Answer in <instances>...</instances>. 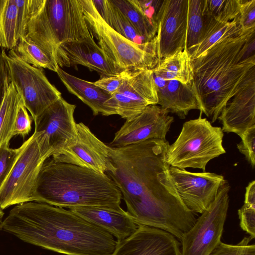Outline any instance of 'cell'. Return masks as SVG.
Listing matches in <instances>:
<instances>
[{"label": "cell", "mask_w": 255, "mask_h": 255, "mask_svg": "<svg viewBox=\"0 0 255 255\" xmlns=\"http://www.w3.org/2000/svg\"><path fill=\"white\" fill-rule=\"evenodd\" d=\"M169 145L166 140L151 139L110 147L113 168L107 174L138 226L161 229L181 241L197 219L180 199L171 179L167 160Z\"/></svg>", "instance_id": "1"}, {"label": "cell", "mask_w": 255, "mask_h": 255, "mask_svg": "<svg viewBox=\"0 0 255 255\" xmlns=\"http://www.w3.org/2000/svg\"><path fill=\"white\" fill-rule=\"evenodd\" d=\"M0 230L66 255H110L117 243L111 234L70 209L36 201L14 207Z\"/></svg>", "instance_id": "2"}, {"label": "cell", "mask_w": 255, "mask_h": 255, "mask_svg": "<svg viewBox=\"0 0 255 255\" xmlns=\"http://www.w3.org/2000/svg\"><path fill=\"white\" fill-rule=\"evenodd\" d=\"M254 33L255 29L242 31L238 27L192 60L193 85L202 113L212 123L227 103L255 76V56L241 60L243 46Z\"/></svg>", "instance_id": "3"}, {"label": "cell", "mask_w": 255, "mask_h": 255, "mask_svg": "<svg viewBox=\"0 0 255 255\" xmlns=\"http://www.w3.org/2000/svg\"><path fill=\"white\" fill-rule=\"evenodd\" d=\"M34 197L35 201L63 208L119 207L122 194L107 174L51 158L42 165Z\"/></svg>", "instance_id": "4"}, {"label": "cell", "mask_w": 255, "mask_h": 255, "mask_svg": "<svg viewBox=\"0 0 255 255\" xmlns=\"http://www.w3.org/2000/svg\"><path fill=\"white\" fill-rule=\"evenodd\" d=\"M84 16L93 37L119 73L139 69H152L158 64L155 38L138 44L121 35L102 18L92 0H80Z\"/></svg>", "instance_id": "5"}, {"label": "cell", "mask_w": 255, "mask_h": 255, "mask_svg": "<svg viewBox=\"0 0 255 255\" xmlns=\"http://www.w3.org/2000/svg\"><path fill=\"white\" fill-rule=\"evenodd\" d=\"M221 128L213 126L201 116L185 122L176 140L169 145L167 160L170 166L205 171L212 159L226 153Z\"/></svg>", "instance_id": "6"}, {"label": "cell", "mask_w": 255, "mask_h": 255, "mask_svg": "<svg viewBox=\"0 0 255 255\" xmlns=\"http://www.w3.org/2000/svg\"><path fill=\"white\" fill-rule=\"evenodd\" d=\"M45 161L34 132L20 146L15 162L0 187V209L35 201L37 180Z\"/></svg>", "instance_id": "7"}, {"label": "cell", "mask_w": 255, "mask_h": 255, "mask_svg": "<svg viewBox=\"0 0 255 255\" xmlns=\"http://www.w3.org/2000/svg\"><path fill=\"white\" fill-rule=\"evenodd\" d=\"M1 53L6 61L10 82L33 120L62 97L61 93L48 80L42 69L23 61L13 49Z\"/></svg>", "instance_id": "8"}, {"label": "cell", "mask_w": 255, "mask_h": 255, "mask_svg": "<svg viewBox=\"0 0 255 255\" xmlns=\"http://www.w3.org/2000/svg\"><path fill=\"white\" fill-rule=\"evenodd\" d=\"M230 189L226 180L213 202L182 237L181 255H209L221 242L229 207Z\"/></svg>", "instance_id": "9"}, {"label": "cell", "mask_w": 255, "mask_h": 255, "mask_svg": "<svg viewBox=\"0 0 255 255\" xmlns=\"http://www.w3.org/2000/svg\"><path fill=\"white\" fill-rule=\"evenodd\" d=\"M75 108V105L62 97L34 120V132L45 160L74 142L76 134Z\"/></svg>", "instance_id": "10"}, {"label": "cell", "mask_w": 255, "mask_h": 255, "mask_svg": "<svg viewBox=\"0 0 255 255\" xmlns=\"http://www.w3.org/2000/svg\"><path fill=\"white\" fill-rule=\"evenodd\" d=\"M44 9L50 53L55 60L60 44L93 37L80 0H45Z\"/></svg>", "instance_id": "11"}, {"label": "cell", "mask_w": 255, "mask_h": 255, "mask_svg": "<svg viewBox=\"0 0 255 255\" xmlns=\"http://www.w3.org/2000/svg\"><path fill=\"white\" fill-rule=\"evenodd\" d=\"M111 95L106 103V107L126 120L138 115L148 106L157 105L152 70L131 71L121 87Z\"/></svg>", "instance_id": "12"}, {"label": "cell", "mask_w": 255, "mask_h": 255, "mask_svg": "<svg viewBox=\"0 0 255 255\" xmlns=\"http://www.w3.org/2000/svg\"><path fill=\"white\" fill-rule=\"evenodd\" d=\"M74 142L52 158L106 174L113 167L110 147L100 140L83 123H76Z\"/></svg>", "instance_id": "13"}, {"label": "cell", "mask_w": 255, "mask_h": 255, "mask_svg": "<svg viewBox=\"0 0 255 255\" xmlns=\"http://www.w3.org/2000/svg\"><path fill=\"white\" fill-rule=\"evenodd\" d=\"M169 170L180 199L193 213L202 214L205 211L226 180L222 175L215 173L192 172L172 166Z\"/></svg>", "instance_id": "14"}, {"label": "cell", "mask_w": 255, "mask_h": 255, "mask_svg": "<svg viewBox=\"0 0 255 255\" xmlns=\"http://www.w3.org/2000/svg\"><path fill=\"white\" fill-rule=\"evenodd\" d=\"M169 113L157 105L147 106L138 115L126 120L108 146L122 147L151 139L166 140L174 121Z\"/></svg>", "instance_id": "15"}, {"label": "cell", "mask_w": 255, "mask_h": 255, "mask_svg": "<svg viewBox=\"0 0 255 255\" xmlns=\"http://www.w3.org/2000/svg\"><path fill=\"white\" fill-rule=\"evenodd\" d=\"M188 7V0H163L157 17L158 62L178 51L186 49Z\"/></svg>", "instance_id": "16"}, {"label": "cell", "mask_w": 255, "mask_h": 255, "mask_svg": "<svg viewBox=\"0 0 255 255\" xmlns=\"http://www.w3.org/2000/svg\"><path fill=\"white\" fill-rule=\"evenodd\" d=\"M110 255H181L179 243L170 233L139 225L129 236L117 241Z\"/></svg>", "instance_id": "17"}, {"label": "cell", "mask_w": 255, "mask_h": 255, "mask_svg": "<svg viewBox=\"0 0 255 255\" xmlns=\"http://www.w3.org/2000/svg\"><path fill=\"white\" fill-rule=\"evenodd\" d=\"M55 61L60 68L82 65L91 71H96L101 76L119 73L94 37L68 41L60 44L57 50Z\"/></svg>", "instance_id": "18"}, {"label": "cell", "mask_w": 255, "mask_h": 255, "mask_svg": "<svg viewBox=\"0 0 255 255\" xmlns=\"http://www.w3.org/2000/svg\"><path fill=\"white\" fill-rule=\"evenodd\" d=\"M218 119L223 132L240 136L255 126V76L227 103Z\"/></svg>", "instance_id": "19"}, {"label": "cell", "mask_w": 255, "mask_h": 255, "mask_svg": "<svg viewBox=\"0 0 255 255\" xmlns=\"http://www.w3.org/2000/svg\"><path fill=\"white\" fill-rule=\"evenodd\" d=\"M115 237L117 241L132 234L138 225L121 206H83L69 209Z\"/></svg>", "instance_id": "20"}, {"label": "cell", "mask_w": 255, "mask_h": 255, "mask_svg": "<svg viewBox=\"0 0 255 255\" xmlns=\"http://www.w3.org/2000/svg\"><path fill=\"white\" fill-rule=\"evenodd\" d=\"M156 85L158 103L169 113L185 119L190 111L199 110L202 107L193 83L183 84L176 80H164L153 75Z\"/></svg>", "instance_id": "21"}, {"label": "cell", "mask_w": 255, "mask_h": 255, "mask_svg": "<svg viewBox=\"0 0 255 255\" xmlns=\"http://www.w3.org/2000/svg\"><path fill=\"white\" fill-rule=\"evenodd\" d=\"M56 73L68 91L86 104L91 109L94 115L101 114L108 116L115 115L105 105L112 97L110 94L95 85L94 82L72 75L60 67Z\"/></svg>", "instance_id": "22"}, {"label": "cell", "mask_w": 255, "mask_h": 255, "mask_svg": "<svg viewBox=\"0 0 255 255\" xmlns=\"http://www.w3.org/2000/svg\"><path fill=\"white\" fill-rule=\"evenodd\" d=\"M151 70L154 76L164 80H176L185 84L193 82L192 61L186 49L163 58Z\"/></svg>", "instance_id": "23"}, {"label": "cell", "mask_w": 255, "mask_h": 255, "mask_svg": "<svg viewBox=\"0 0 255 255\" xmlns=\"http://www.w3.org/2000/svg\"><path fill=\"white\" fill-rule=\"evenodd\" d=\"M92 1L104 20L118 33L136 44L150 42L139 34L111 0H92Z\"/></svg>", "instance_id": "24"}, {"label": "cell", "mask_w": 255, "mask_h": 255, "mask_svg": "<svg viewBox=\"0 0 255 255\" xmlns=\"http://www.w3.org/2000/svg\"><path fill=\"white\" fill-rule=\"evenodd\" d=\"M22 101L10 82L0 108V147H9L17 112Z\"/></svg>", "instance_id": "25"}, {"label": "cell", "mask_w": 255, "mask_h": 255, "mask_svg": "<svg viewBox=\"0 0 255 255\" xmlns=\"http://www.w3.org/2000/svg\"><path fill=\"white\" fill-rule=\"evenodd\" d=\"M205 15V26L200 42L188 51L192 60L199 57L227 33L239 27L238 18L223 22L209 15Z\"/></svg>", "instance_id": "26"}, {"label": "cell", "mask_w": 255, "mask_h": 255, "mask_svg": "<svg viewBox=\"0 0 255 255\" xmlns=\"http://www.w3.org/2000/svg\"><path fill=\"white\" fill-rule=\"evenodd\" d=\"M15 0H0V49H13L18 42Z\"/></svg>", "instance_id": "27"}, {"label": "cell", "mask_w": 255, "mask_h": 255, "mask_svg": "<svg viewBox=\"0 0 255 255\" xmlns=\"http://www.w3.org/2000/svg\"><path fill=\"white\" fill-rule=\"evenodd\" d=\"M13 50L23 61L35 67L46 68L55 72L59 68L55 60L48 53L26 38H19Z\"/></svg>", "instance_id": "28"}, {"label": "cell", "mask_w": 255, "mask_h": 255, "mask_svg": "<svg viewBox=\"0 0 255 255\" xmlns=\"http://www.w3.org/2000/svg\"><path fill=\"white\" fill-rule=\"evenodd\" d=\"M123 13L140 35L150 41L156 35L157 26L145 17L130 0H111Z\"/></svg>", "instance_id": "29"}, {"label": "cell", "mask_w": 255, "mask_h": 255, "mask_svg": "<svg viewBox=\"0 0 255 255\" xmlns=\"http://www.w3.org/2000/svg\"><path fill=\"white\" fill-rule=\"evenodd\" d=\"M204 0H188L186 49L188 51L200 42L205 26Z\"/></svg>", "instance_id": "30"}, {"label": "cell", "mask_w": 255, "mask_h": 255, "mask_svg": "<svg viewBox=\"0 0 255 255\" xmlns=\"http://www.w3.org/2000/svg\"><path fill=\"white\" fill-rule=\"evenodd\" d=\"M239 13L238 0H204V14L217 21H232L238 18Z\"/></svg>", "instance_id": "31"}, {"label": "cell", "mask_w": 255, "mask_h": 255, "mask_svg": "<svg viewBox=\"0 0 255 255\" xmlns=\"http://www.w3.org/2000/svg\"><path fill=\"white\" fill-rule=\"evenodd\" d=\"M252 239L245 237L237 245L220 242L209 255H255V245H248Z\"/></svg>", "instance_id": "32"}, {"label": "cell", "mask_w": 255, "mask_h": 255, "mask_svg": "<svg viewBox=\"0 0 255 255\" xmlns=\"http://www.w3.org/2000/svg\"><path fill=\"white\" fill-rule=\"evenodd\" d=\"M238 26L242 31L255 29V0H238Z\"/></svg>", "instance_id": "33"}, {"label": "cell", "mask_w": 255, "mask_h": 255, "mask_svg": "<svg viewBox=\"0 0 255 255\" xmlns=\"http://www.w3.org/2000/svg\"><path fill=\"white\" fill-rule=\"evenodd\" d=\"M241 141L237 144L239 151L245 156L253 167L255 165V126L247 129L241 136Z\"/></svg>", "instance_id": "34"}, {"label": "cell", "mask_w": 255, "mask_h": 255, "mask_svg": "<svg viewBox=\"0 0 255 255\" xmlns=\"http://www.w3.org/2000/svg\"><path fill=\"white\" fill-rule=\"evenodd\" d=\"M19 151L20 147L15 149L0 147V187L12 168Z\"/></svg>", "instance_id": "35"}, {"label": "cell", "mask_w": 255, "mask_h": 255, "mask_svg": "<svg viewBox=\"0 0 255 255\" xmlns=\"http://www.w3.org/2000/svg\"><path fill=\"white\" fill-rule=\"evenodd\" d=\"M130 71L125 70L114 75L101 76L94 83L112 95L121 87Z\"/></svg>", "instance_id": "36"}, {"label": "cell", "mask_w": 255, "mask_h": 255, "mask_svg": "<svg viewBox=\"0 0 255 255\" xmlns=\"http://www.w3.org/2000/svg\"><path fill=\"white\" fill-rule=\"evenodd\" d=\"M241 228L250 234L252 239L255 237V206L244 204L238 210Z\"/></svg>", "instance_id": "37"}, {"label": "cell", "mask_w": 255, "mask_h": 255, "mask_svg": "<svg viewBox=\"0 0 255 255\" xmlns=\"http://www.w3.org/2000/svg\"><path fill=\"white\" fill-rule=\"evenodd\" d=\"M132 4L150 21L157 26V17L163 0H130Z\"/></svg>", "instance_id": "38"}, {"label": "cell", "mask_w": 255, "mask_h": 255, "mask_svg": "<svg viewBox=\"0 0 255 255\" xmlns=\"http://www.w3.org/2000/svg\"><path fill=\"white\" fill-rule=\"evenodd\" d=\"M31 118L22 102L19 106L15 122L13 136L20 135L24 138L29 134L31 129Z\"/></svg>", "instance_id": "39"}, {"label": "cell", "mask_w": 255, "mask_h": 255, "mask_svg": "<svg viewBox=\"0 0 255 255\" xmlns=\"http://www.w3.org/2000/svg\"><path fill=\"white\" fill-rule=\"evenodd\" d=\"M10 82L7 64L0 51V108Z\"/></svg>", "instance_id": "40"}, {"label": "cell", "mask_w": 255, "mask_h": 255, "mask_svg": "<svg viewBox=\"0 0 255 255\" xmlns=\"http://www.w3.org/2000/svg\"><path fill=\"white\" fill-rule=\"evenodd\" d=\"M255 35L253 33L247 40L242 48L241 60L255 56Z\"/></svg>", "instance_id": "41"}, {"label": "cell", "mask_w": 255, "mask_h": 255, "mask_svg": "<svg viewBox=\"0 0 255 255\" xmlns=\"http://www.w3.org/2000/svg\"><path fill=\"white\" fill-rule=\"evenodd\" d=\"M244 204L255 206V181L251 182L246 187Z\"/></svg>", "instance_id": "42"}, {"label": "cell", "mask_w": 255, "mask_h": 255, "mask_svg": "<svg viewBox=\"0 0 255 255\" xmlns=\"http://www.w3.org/2000/svg\"><path fill=\"white\" fill-rule=\"evenodd\" d=\"M3 215H4V213L2 211V210L0 209V230L1 229V224H2V223L3 221L2 218H3Z\"/></svg>", "instance_id": "43"}]
</instances>
